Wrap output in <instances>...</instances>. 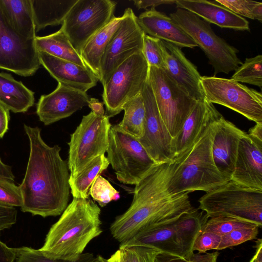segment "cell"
<instances>
[{
	"label": "cell",
	"instance_id": "obj_32",
	"mask_svg": "<svg viewBox=\"0 0 262 262\" xmlns=\"http://www.w3.org/2000/svg\"><path fill=\"white\" fill-rule=\"evenodd\" d=\"M124 116L117 124L125 133L136 137L141 138L144 132L145 109L141 93L128 100L123 106Z\"/></svg>",
	"mask_w": 262,
	"mask_h": 262
},
{
	"label": "cell",
	"instance_id": "obj_31",
	"mask_svg": "<svg viewBox=\"0 0 262 262\" xmlns=\"http://www.w3.org/2000/svg\"><path fill=\"white\" fill-rule=\"evenodd\" d=\"M109 165L107 158L102 155L91 161L75 177H70L69 183L73 197L89 198L90 189L94 180Z\"/></svg>",
	"mask_w": 262,
	"mask_h": 262
},
{
	"label": "cell",
	"instance_id": "obj_7",
	"mask_svg": "<svg viewBox=\"0 0 262 262\" xmlns=\"http://www.w3.org/2000/svg\"><path fill=\"white\" fill-rule=\"evenodd\" d=\"M106 152L117 179L124 184L135 185L157 164L138 139L117 124L110 128Z\"/></svg>",
	"mask_w": 262,
	"mask_h": 262
},
{
	"label": "cell",
	"instance_id": "obj_12",
	"mask_svg": "<svg viewBox=\"0 0 262 262\" xmlns=\"http://www.w3.org/2000/svg\"><path fill=\"white\" fill-rule=\"evenodd\" d=\"M116 6V3L110 0H77L73 6L60 29L79 54L86 42L114 16Z\"/></svg>",
	"mask_w": 262,
	"mask_h": 262
},
{
	"label": "cell",
	"instance_id": "obj_50",
	"mask_svg": "<svg viewBox=\"0 0 262 262\" xmlns=\"http://www.w3.org/2000/svg\"><path fill=\"white\" fill-rule=\"evenodd\" d=\"M249 262H262V240L257 239L256 242V251Z\"/></svg>",
	"mask_w": 262,
	"mask_h": 262
},
{
	"label": "cell",
	"instance_id": "obj_24",
	"mask_svg": "<svg viewBox=\"0 0 262 262\" xmlns=\"http://www.w3.org/2000/svg\"><path fill=\"white\" fill-rule=\"evenodd\" d=\"M122 19V16H114L106 26L86 42L79 54L85 66L99 80L100 78L101 60L107 46L119 27Z\"/></svg>",
	"mask_w": 262,
	"mask_h": 262
},
{
	"label": "cell",
	"instance_id": "obj_19",
	"mask_svg": "<svg viewBox=\"0 0 262 262\" xmlns=\"http://www.w3.org/2000/svg\"><path fill=\"white\" fill-rule=\"evenodd\" d=\"M41 65L58 83L86 92L94 87L99 81L86 67L61 59L44 52H39Z\"/></svg>",
	"mask_w": 262,
	"mask_h": 262
},
{
	"label": "cell",
	"instance_id": "obj_37",
	"mask_svg": "<svg viewBox=\"0 0 262 262\" xmlns=\"http://www.w3.org/2000/svg\"><path fill=\"white\" fill-rule=\"evenodd\" d=\"M255 225L257 226L252 223L232 217H212L206 221L202 232H209L222 236L236 229Z\"/></svg>",
	"mask_w": 262,
	"mask_h": 262
},
{
	"label": "cell",
	"instance_id": "obj_15",
	"mask_svg": "<svg viewBox=\"0 0 262 262\" xmlns=\"http://www.w3.org/2000/svg\"><path fill=\"white\" fill-rule=\"evenodd\" d=\"M141 94L145 116L143 135L138 140L156 163L173 161L172 138L161 117L148 79Z\"/></svg>",
	"mask_w": 262,
	"mask_h": 262
},
{
	"label": "cell",
	"instance_id": "obj_10",
	"mask_svg": "<svg viewBox=\"0 0 262 262\" xmlns=\"http://www.w3.org/2000/svg\"><path fill=\"white\" fill-rule=\"evenodd\" d=\"M149 66L142 53L130 57L113 72L103 85L105 115L109 118L120 113L123 105L141 93L148 79Z\"/></svg>",
	"mask_w": 262,
	"mask_h": 262
},
{
	"label": "cell",
	"instance_id": "obj_44",
	"mask_svg": "<svg viewBox=\"0 0 262 262\" xmlns=\"http://www.w3.org/2000/svg\"><path fill=\"white\" fill-rule=\"evenodd\" d=\"M17 214L15 208L0 205V233L16 223Z\"/></svg>",
	"mask_w": 262,
	"mask_h": 262
},
{
	"label": "cell",
	"instance_id": "obj_35",
	"mask_svg": "<svg viewBox=\"0 0 262 262\" xmlns=\"http://www.w3.org/2000/svg\"><path fill=\"white\" fill-rule=\"evenodd\" d=\"M142 53L149 67L166 70L167 51L163 40L145 34Z\"/></svg>",
	"mask_w": 262,
	"mask_h": 262
},
{
	"label": "cell",
	"instance_id": "obj_11",
	"mask_svg": "<svg viewBox=\"0 0 262 262\" xmlns=\"http://www.w3.org/2000/svg\"><path fill=\"white\" fill-rule=\"evenodd\" d=\"M200 83L208 102L223 105L256 123H262L260 92L231 78L204 76L201 77Z\"/></svg>",
	"mask_w": 262,
	"mask_h": 262
},
{
	"label": "cell",
	"instance_id": "obj_40",
	"mask_svg": "<svg viewBox=\"0 0 262 262\" xmlns=\"http://www.w3.org/2000/svg\"><path fill=\"white\" fill-rule=\"evenodd\" d=\"M258 232L259 227L256 225L236 229L222 236L217 250H223L253 239L256 237Z\"/></svg>",
	"mask_w": 262,
	"mask_h": 262
},
{
	"label": "cell",
	"instance_id": "obj_41",
	"mask_svg": "<svg viewBox=\"0 0 262 262\" xmlns=\"http://www.w3.org/2000/svg\"><path fill=\"white\" fill-rule=\"evenodd\" d=\"M23 197L19 186L13 182L0 178V205L21 207Z\"/></svg>",
	"mask_w": 262,
	"mask_h": 262
},
{
	"label": "cell",
	"instance_id": "obj_29",
	"mask_svg": "<svg viewBox=\"0 0 262 262\" xmlns=\"http://www.w3.org/2000/svg\"><path fill=\"white\" fill-rule=\"evenodd\" d=\"M77 0H31L36 32L62 25Z\"/></svg>",
	"mask_w": 262,
	"mask_h": 262
},
{
	"label": "cell",
	"instance_id": "obj_39",
	"mask_svg": "<svg viewBox=\"0 0 262 262\" xmlns=\"http://www.w3.org/2000/svg\"><path fill=\"white\" fill-rule=\"evenodd\" d=\"M89 194L93 200L103 207L112 201L118 200L119 192L101 176H98L90 187Z\"/></svg>",
	"mask_w": 262,
	"mask_h": 262
},
{
	"label": "cell",
	"instance_id": "obj_20",
	"mask_svg": "<svg viewBox=\"0 0 262 262\" xmlns=\"http://www.w3.org/2000/svg\"><path fill=\"white\" fill-rule=\"evenodd\" d=\"M145 34L171 43L179 48L197 47L194 40L169 16L152 7L137 17Z\"/></svg>",
	"mask_w": 262,
	"mask_h": 262
},
{
	"label": "cell",
	"instance_id": "obj_48",
	"mask_svg": "<svg viewBox=\"0 0 262 262\" xmlns=\"http://www.w3.org/2000/svg\"><path fill=\"white\" fill-rule=\"evenodd\" d=\"M103 103L100 102L98 99L95 98H90L88 106L95 115L98 116L105 115V111L103 107Z\"/></svg>",
	"mask_w": 262,
	"mask_h": 262
},
{
	"label": "cell",
	"instance_id": "obj_53",
	"mask_svg": "<svg viewBox=\"0 0 262 262\" xmlns=\"http://www.w3.org/2000/svg\"><path fill=\"white\" fill-rule=\"evenodd\" d=\"M92 262H107V259L104 258L102 256L98 255Z\"/></svg>",
	"mask_w": 262,
	"mask_h": 262
},
{
	"label": "cell",
	"instance_id": "obj_6",
	"mask_svg": "<svg viewBox=\"0 0 262 262\" xmlns=\"http://www.w3.org/2000/svg\"><path fill=\"white\" fill-rule=\"evenodd\" d=\"M172 18L204 51L214 69V76L235 71L243 62L238 50L215 34L209 23L186 10L178 8Z\"/></svg>",
	"mask_w": 262,
	"mask_h": 262
},
{
	"label": "cell",
	"instance_id": "obj_4",
	"mask_svg": "<svg viewBox=\"0 0 262 262\" xmlns=\"http://www.w3.org/2000/svg\"><path fill=\"white\" fill-rule=\"evenodd\" d=\"M207 102V123L191 147L174 160L169 189L173 194L202 191L208 192L228 181L216 168L212 157V143L214 121L219 113L213 104Z\"/></svg>",
	"mask_w": 262,
	"mask_h": 262
},
{
	"label": "cell",
	"instance_id": "obj_9",
	"mask_svg": "<svg viewBox=\"0 0 262 262\" xmlns=\"http://www.w3.org/2000/svg\"><path fill=\"white\" fill-rule=\"evenodd\" d=\"M148 80L161 117L172 138L178 134L196 101L164 70L149 67Z\"/></svg>",
	"mask_w": 262,
	"mask_h": 262
},
{
	"label": "cell",
	"instance_id": "obj_28",
	"mask_svg": "<svg viewBox=\"0 0 262 262\" xmlns=\"http://www.w3.org/2000/svg\"><path fill=\"white\" fill-rule=\"evenodd\" d=\"M209 217L203 211L194 207L180 216L173 223L177 240L183 248L186 259L194 254L193 246Z\"/></svg>",
	"mask_w": 262,
	"mask_h": 262
},
{
	"label": "cell",
	"instance_id": "obj_49",
	"mask_svg": "<svg viewBox=\"0 0 262 262\" xmlns=\"http://www.w3.org/2000/svg\"><path fill=\"white\" fill-rule=\"evenodd\" d=\"M0 178L12 182L14 181L15 177L12 172L11 167L5 164L0 158Z\"/></svg>",
	"mask_w": 262,
	"mask_h": 262
},
{
	"label": "cell",
	"instance_id": "obj_14",
	"mask_svg": "<svg viewBox=\"0 0 262 262\" xmlns=\"http://www.w3.org/2000/svg\"><path fill=\"white\" fill-rule=\"evenodd\" d=\"M35 39L15 32L0 11V69L24 77L33 75L41 66Z\"/></svg>",
	"mask_w": 262,
	"mask_h": 262
},
{
	"label": "cell",
	"instance_id": "obj_26",
	"mask_svg": "<svg viewBox=\"0 0 262 262\" xmlns=\"http://www.w3.org/2000/svg\"><path fill=\"white\" fill-rule=\"evenodd\" d=\"M0 11L17 34L27 38L36 37L31 0H0Z\"/></svg>",
	"mask_w": 262,
	"mask_h": 262
},
{
	"label": "cell",
	"instance_id": "obj_47",
	"mask_svg": "<svg viewBox=\"0 0 262 262\" xmlns=\"http://www.w3.org/2000/svg\"><path fill=\"white\" fill-rule=\"evenodd\" d=\"M176 0H134L135 5L139 9H146L151 7L155 8L156 6L163 4H175Z\"/></svg>",
	"mask_w": 262,
	"mask_h": 262
},
{
	"label": "cell",
	"instance_id": "obj_36",
	"mask_svg": "<svg viewBox=\"0 0 262 262\" xmlns=\"http://www.w3.org/2000/svg\"><path fill=\"white\" fill-rule=\"evenodd\" d=\"M15 262H92L95 258L93 253H82L75 261H67L54 259L46 255L39 249L27 247L15 248Z\"/></svg>",
	"mask_w": 262,
	"mask_h": 262
},
{
	"label": "cell",
	"instance_id": "obj_25",
	"mask_svg": "<svg viewBox=\"0 0 262 262\" xmlns=\"http://www.w3.org/2000/svg\"><path fill=\"white\" fill-rule=\"evenodd\" d=\"M174 222L144 229L129 240L154 247L164 254L186 259L185 252L177 240Z\"/></svg>",
	"mask_w": 262,
	"mask_h": 262
},
{
	"label": "cell",
	"instance_id": "obj_21",
	"mask_svg": "<svg viewBox=\"0 0 262 262\" xmlns=\"http://www.w3.org/2000/svg\"><path fill=\"white\" fill-rule=\"evenodd\" d=\"M165 46L166 69L168 74L177 84L196 101L204 99L197 68L188 60L181 48L163 41Z\"/></svg>",
	"mask_w": 262,
	"mask_h": 262
},
{
	"label": "cell",
	"instance_id": "obj_45",
	"mask_svg": "<svg viewBox=\"0 0 262 262\" xmlns=\"http://www.w3.org/2000/svg\"><path fill=\"white\" fill-rule=\"evenodd\" d=\"M10 111L0 103V139L3 138L9 129Z\"/></svg>",
	"mask_w": 262,
	"mask_h": 262
},
{
	"label": "cell",
	"instance_id": "obj_52",
	"mask_svg": "<svg viewBox=\"0 0 262 262\" xmlns=\"http://www.w3.org/2000/svg\"><path fill=\"white\" fill-rule=\"evenodd\" d=\"M107 262H124L119 250L115 252L107 259Z\"/></svg>",
	"mask_w": 262,
	"mask_h": 262
},
{
	"label": "cell",
	"instance_id": "obj_42",
	"mask_svg": "<svg viewBox=\"0 0 262 262\" xmlns=\"http://www.w3.org/2000/svg\"><path fill=\"white\" fill-rule=\"evenodd\" d=\"M219 252L193 254L189 259L170 255L162 253L156 257L155 262H217Z\"/></svg>",
	"mask_w": 262,
	"mask_h": 262
},
{
	"label": "cell",
	"instance_id": "obj_27",
	"mask_svg": "<svg viewBox=\"0 0 262 262\" xmlns=\"http://www.w3.org/2000/svg\"><path fill=\"white\" fill-rule=\"evenodd\" d=\"M34 93L10 74L0 73V103L14 113H25L34 103Z\"/></svg>",
	"mask_w": 262,
	"mask_h": 262
},
{
	"label": "cell",
	"instance_id": "obj_22",
	"mask_svg": "<svg viewBox=\"0 0 262 262\" xmlns=\"http://www.w3.org/2000/svg\"><path fill=\"white\" fill-rule=\"evenodd\" d=\"M178 8L189 11L204 20L223 28L249 31V22L216 1L176 0Z\"/></svg>",
	"mask_w": 262,
	"mask_h": 262
},
{
	"label": "cell",
	"instance_id": "obj_16",
	"mask_svg": "<svg viewBox=\"0 0 262 262\" xmlns=\"http://www.w3.org/2000/svg\"><path fill=\"white\" fill-rule=\"evenodd\" d=\"M86 92L58 83L51 93L41 95L36 104V113L39 120L48 125L69 117L89 104Z\"/></svg>",
	"mask_w": 262,
	"mask_h": 262
},
{
	"label": "cell",
	"instance_id": "obj_34",
	"mask_svg": "<svg viewBox=\"0 0 262 262\" xmlns=\"http://www.w3.org/2000/svg\"><path fill=\"white\" fill-rule=\"evenodd\" d=\"M119 250L124 262H155L161 253L154 247L130 240L121 243Z\"/></svg>",
	"mask_w": 262,
	"mask_h": 262
},
{
	"label": "cell",
	"instance_id": "obj_17",
	"mask_svg": "<svg viewBox=\"0 0 262 262\" xmlns=\"http://www.w3.org/2000/svg\"><path fill=\"white\" fill-rule=\"evenodd\" d=\"M245 133L218 113L214 121L212 154L216 168L228 180H231L239 142Z\"/></svg>",
	"mask_w": 262,
	"mask_h": 262
},
{
	"label": "cell",
	"instance_id": "obj_8",
	"mask_svg": "<svg viewBox=\"0 0 262 262\" xmlns=\"http://www.w3.org/2000/svg\"><path fill=\"white\" fill-rule=\"evenodd\" d=\"M111 126L110 118L105 115L98 116L91 112L83 116L68 143L70 177H75L94 159L104 155Z\"/></svg>",
	"mask_w": 262,
	"mask_h": 262
},
{
	"label": "cell",
	"instance_id": "obj_1",
	"mask_svg": "<svg viewBox=\"0 0 262 262\" xmlns=\"http://www.w3.org/2000/svg\"><path fill=\"white\" fill-rule=\"evenodd\" d=\"M30 144L25 177L19 185L21 210L43 217L62 214L68 206L70 179L68 162L62 159L60 147L48 145L38 127L24 125Z\"/></svg>",
	"mask_w": 262,
	"mask_h": 262
},
{
	"label": "cell",
	"instance_id": "obj_38",
	"mask_svg": "<svg viewBox=\"0 0 262 262\" xmlns=\"http://www.w3.org/2000/svg\"><path fill=\"white\" fill-rule=\"evenodd\" d=\"M235 14L252 19L262 21V3L247 0H216Z\"/></svg>",
	"mask_w": 262,
	"mask_h": 262
},
{
	"label": "cell",
	"instance_id": "obj_5",
	"mask_svg": "<svg viewBox=\"0 0 262 262\" xmlns=\"http://www.w3.org/2000/svg\"><path fill=\"white\" fill-rule=\"evenodd\" d=\"M199 209L209 217L225 216L262 226V191L230 180L199 200Z\"/></svg>",
	"mask_w": 262,
	"mask_h": 262
},
{
	"label": "cell",
	"instance_id": "obj_23",
	"mask_svg": "<svg viewBox=\"0 0 262 262\" xmlns=\"http://www.w3.org/2000/svg\"><path fill=\"white\" fill-rule=\"evenodd\" d=\"M209 118L207 102L196 101L178 134L172 140L173 161L180 158L194 144L206 126Z\"/></svg>",
	"mask_w": 262,
	"mask_h": 262
},
{
	"label": "cell",
	"instance_id": "obj_3",
	"mask_svg": "<svg viewBox=\"0 0 262 262\" xmlns=\"http://www.w3.org/2000/svg\"><path fill=\"white\" fill-rule=\"evenodd\" d=\"M100 208L89 198H73L50 229L40 249L47 256L75 261L88 244L102 232Z\"/></svg>",
	"mask_w": 262,
	"mask_h": 262
},
{
	"label": "cell",
	"instance_id": "obj_30",
	"mask_svg": "<svg viewBox=\"0 0 262 262\" xmlns=\"http://www.w3.org/2000/svg\"><path fill=\"white\" fill-rule=\"evenodd\" d=\"M35 40L38 52H44L57 58L86 67L61 29L47 36H36Z\"/></svg>",
	"mask_w": 262,
	"mask_h": 262
},
{
	"label": "cell",
	"instance_id": "obj_13",
	"mask_svg": "<svg viewBox=\"0 0 262 262\" xmlns=\"http://www.w3.org/2000/svg\"><path fill=\"white\" fill-rule=\"evenodd\" d=\"M117 30L111 39L100 66L99 81L105 85L115 70L134 54L142 53L145 33L133 10L126 8Z\"/></svg>",
	"mask_w": 262,
	"mask_h": 262
},
{
	"label": "cell",
	"instance_id": "obj_51",
	"mask_svg": "<svg viewBox=\"0 0 262 262\" xmlns=\"http://www.w3.org/2000/svg\"><path fill=\"white\" fill-rule=\"evenodd\" d=\"M248 134L262 140V123H256Z\"/></svg>",
	"mask_w": 262,
	"mask_h": 262
},
{
	"label": "cell",
	"instance_id": "obj_33",
	"mask_svg": "<svg viewBox=\"0 0 262 262\" xmlns=\"http://www.w3.org/2000/svg\"><path fill=\"white\" fill-rule=\"evenodd\" d=\"M231 79L238 82L262 86V56L247 58L235 71Z\"/></svg>",
	"mask_w": 262,
	"mask_h": 262
},
{
	"label": "cell",
	"instance_id": "obj_2",
	"mask_svg": "<svg viewBox=\"0 0 262 262\" xmlns=\"http://www.w3.org/2000/svg\"><path fill=\"white\" fill-rule=\"evenodd\" d=\"M174 161L156 164L135 185L129 208L117 216L110 229L120 243L141 230L174 222L193 207L188 192L173 194L169 189Z\"/></svg>",
	"mask_w": 262,
	"mask_h": 262
},
{
	"label": "cell",
	"instance_id": "obj_18",
	"mask_svg": "<svg viewBox=\"0 0 262 262\" xmlns=\"http://www.w3.org/2000/svg\"><path fill=\"white\" fill-rule=\"evenodd\" d=\"M231 180L262 191V140L246 133L242 137Z\"/></svg>",
	"mask_w": 262,
	"mask_h": 262
},
{
	"label": "cell",
	"instance_id": "obj_43",
	"mask_svg": "<svg viewBox=\"0 0 262 262\" xmlns=\"http://www.w3.org/2000/svg\"><path fill=\"white\" fill-rule=\"evenodd\" d=\"M222 236L209 232H201L193 246V251L199 253H206L210 250H217Z\"/></svg>",
	"mask_w": 262,
	"mask_h": 262
},
{
	"label": "cell",
	"instance_id": "obj_46",
	"mask_svg": "<svg viewBox=\"0 0 262 262\" xmlns=\"http://www.w3.org/2000/svg\"><path fill=\"white\" fill-rule=\"evenodd\" d=\"M15 256V248L8 247L0 240V262H14Z\"/></svg>",
	"mask_w": 262,
	"mask_h": 262
}]
</instances>
